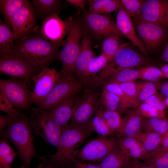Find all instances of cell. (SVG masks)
Returning a JSON list of instances; mask_svg holds the SVG:
<instances>
[{"label": "cell", "instance_id": "obj_1", "mask_svg": "<svg viewBox=\"0 0 168 168\" xmlns=\"http://www.w3.org/2000/svg\"><path fill=\"white\" fill-rule=\"evenodd\" d=\"M60 46L52 43L43 36L39 30L15 40L11 49L40 72L48 68L57 58Z\"/></svg>", "mask_w": 168, "mask_h": 168}, {"label": "cell", "instance_id": "obj_2", "mask_svg": "<svg viewBox=\"0 0 168 168\" xmlns=\"http://www.w3.org/2000/svg\"><path fill=\"white\" fill-rule=\"evenodd\" d=\"M32 128L28 117L21 113L0 133L1 138L9 140L16 147L22 165L29 167L37 155Z\"/></svg>", "mask_w": 168, "mask_h": 168}, {"label": "cell", "instance_id": "obj_3", "mask_svg": "<svg viewBox=\"0 0 168 168\" xmlns=\"http://www.w3.org/2000/svg\"><path fill=\"white\" fill-rule=\"evenodd\" d=\"M93 131L91 121L81 125L68 124L62 131L56 152L41 157V159L52 167L54 164L61 165L71 161L76 148Z\"/></svg>", "mask_w": 168, "mask_h": 168}, {"label": "cell", "instance_id": "obj_4", "mask_svg": "<svg viewBox=\"0 0 168 168\" xmlns=\"http://www.w3.org/2000/svg\"><path fill=\"white\" fill-rule=\"evenodd\" d=\"M67 26V36L58 51L57 58L61 62L63 76L73 77L75 64L79 52L81 40L85 30L80 18L69 15L65 19Z\"/></svg>", "mask_w": 168, "mask_h": 168}, {"label": "cell", "instance_id": "obj_5", "mask_svg": "<svg viewBox=\"0 0 168 168\" xmlns=\"http://www.w3.org/2000/svg\"><path fill=\"white\" fill-rule=\"evenodd\" d=\"M40 72L28 61L13 50L0 52V73L28 84Z\"/></svg>", "mask_w": 168, "mask_h": 168}, {"label": "cell", "instance_id": "obj_6", "mask_svg": "<svg viewBox=\"0 0 168 168\" xmlns=\"http://www.w3.org/2000/svg\"><path fill=\"white\" fill-rule=\"evenodd\" d=\"M28 117L35 133L48 144L58 147L62 133L61 128L49 117L45 110L31 107Z\"/></svg>", "mask_w": 168, "mask_h": 168}, {"label": "cell", "instance_id": "obj_7", "mask_svg": "<svg viewBox=\"0 0 168 168\" xmlns=\"http://www.w3.org/2000/svg\"><path fill=\"white\" fill-rule=\"evenodd\" d=\"M28 84L23 80L17 79H1L0 93L14 107L28 111L32 107L31 91L28 88Z\"/></svg>", "mask_w": 168, "mask_h": 168}, {"label": "cell", "instance_id": "obj_8", "mask_svg": "<svg viewBox=\"0 0 168 168\" xmlns=\"http://www.w3.org/2000/svg\"><path fill=\"white\" fill-rule=\"evenodd\" d=\"M80 17L86 32L89 37L104 39L112 34L122 35L116 23L109 17L88 12L86 9Z\"/></svg>", "mask_w": 168, "mask_h": 168}, {"label": "cell", "instance_id": "obj_9", "mask_svg": "<svg viewBox=\"0 0 168 168\" xmlns=\"http://www.w3.org/2000/svg\"><path fill=\"white\" fill-rule=\"evenodd\" d=\"M133 19L138 36L146 49H156L167 36V27L163 25L145 21L139 16Z\"/></svg>", "mask_w": 168, "mask_h": 168}, {"label": "cell", "instance_id": "obj_10", "mask_svg": "<svg viewBox=\"0 0 168 168\" xmlns=\"http://www.w3.org/2000/svg\"><path fill=\"white\" fill-rule=\"evenodd\" d=\"M62 76L61 72L54 68H45L32 79L34 88L31 91V101L38 107L45 100Z\"/></svg>", "mask_w": 168, "mask_h": 168}, {"label": "cell", "instance_id": "obj_11", "mask_svg": "<svg viewBox=\"0 0 168 168\" xmlns=\"http://www.w3.org/2000/svg\"><path fill=\"white\" fill-rule=\"evenodd\" d=\"M118 146L117 139L101 136L88 142L77 152V157L83 161L101 162Z\"/></svg>", "mask_w": 168, "mask_h": 168}, {"label": "cell", "instance_id": "obj_12", "mask_svg": "<svg viewBox=\"0 0 168 168\" xmlns=\"http://www.w3.org/2000/svg\"><path fill=\"white\" fill-rule=\"evenodd\" d=\"M37 17L29 1L26 2L14 15L12 20V29L16 40L38 31Z\"/></svg>", "mask_w": 168, "mask_h": 168}, {"label": "cell", "instance_id": "obj_13", "mask_svg": "<svg viewBox=\"0 0 168 168\" xmlns=\"http://www.w3.org/2000/svg\"><path fill=\"white\" fill-rule=\"evenodd\" d=\"M81 87V82L74 77L62 76L44 101L36 107L44 110L52 108L75 95Z\"/></svg>", "mask_w": 168, "mask_h": 168}, {"label": "cell", "instance_id": "obj_14", "mask_svg": "<svg viewBox=\"0 0 168 168\" xmlns=\"http://www.w3.org/2000/svg\"><path fill=\"white\" fill-rule=\"evenodd\" d=\"M100 103L96 93L88 91L78 101L73 116L68 124L70 125H81L91 120L99 109Z\"/></svg>", "mask_w": 168, "mask_h": 168}, {"label": "cell", "instance_id": "obj_15", "mask_svg": "<svg viewBox=\"0 0 168 168\" xmlns=\"http://www.w3.org/2000/svg\"><path fill=\"white\" fill-rule=\"evenodd\" d=\"M58 14H53L43 20L39 32L53 44L61 46L67 34V26L65 20L62 19Z\"/></svg>", "mask_w": 168, "mask_h": 168}, {"label": "cell", "instance_id": "obj_16", "mask_svg": "<svg viewBox=\"0 0 168 168\" xmlns=\"http://www.w3.org/2000/svg\"><path fill=\"white\" fill-rule=\"evenodd\" d=\"M77 102L74 95L45 110L49 117L62 131L68 125L69 121L72 118Z\"/></svg>", "mask_w": 168, "mask_h": 168}, {"label": "cell", "instance_id": "obj_17", "mask_svg": "<svg viewBox=\"0 0 168 168\" xmlns=\"http://www.w3.org/2000/svg\"><path fill=\"white\" fill-rule=\"evenodd\" d=\"M130 42L120 45L119 48L111 62L114 66L120 68H134L144 65L146 61L144 57L130 46Z\"/></svg>", "mask_w": 168, "mask_h": 168}, {"label": "cell", "instance_id": "obj_18", "mask_svg": "<svg viewBox=\"0 0 168 168\" xmlns=\"http://www.w3.org/2000/svg\"><path fill=\"white\" fill-rule=\"evenodd\" d=\"M116 24L122 34L146 55V49L137 34L131 18L127 13L121 3L118 11Z\"/></svg>", "mask_w": 168, "mask_h": 168}, {"label": "cell", "instance_id": "obj_19", "mask_svg": "<svg viewBox=\"0 0 168 168\" xmlns=\"http://www.w3.org/2000/svg\"><path fill=\"white\" fill-rule=\"evenodd\" d=\"M168 13V0H147L142 4L139 17L148 22L161 24Z\"/></svg>", "mask_w": 168, "mask_h": 168}, {"label": "cell", "instance_id": "obj_20", "mask_svg": "<svg viewBox=\"0 0 168 168\" xmlns=\"http://www.w3.org/2000/svg\"><path fill=\"white\" fill-rule=\"evenodd\" d=\"M95 56L90 38L85 31L82 37L80 50L75 64V73L81 79H85L88 66Z\"/></svg>", "mask_w": 168, "mask_h": 168}, {"label": "cell", "instance_id": "obj_21", "mask_svg": "<svg viewBox=\"0 0 168 168\" xmlns=\"http://www.w3.org/2000/svg\"><path fill=\"white\" fill-rule=\"evenodd\" d=\"M117 142L119 147L131 158L145 160L150 156L141 142L135 137H119L117 139Z\"/></svg>", "mask_w": 168, "mask_h": 168}, {"label": "cell", "instance_id": "obj_22", "mask_svg": "<svg viewBox=\"0 0 168 168\" xmlns=\"http://www.w3.org/2000/svg\"><path fill=\"white\" fill-rule=\"evenodd\" d=\"M108 78L106 82L118 83L135 81L139 79L138 69L134 68H116L111 63L107 66Z\"/></svg>", "mask_w": 168, "mask_h": 168}, {"label": "cell", "instance_id": "obj_23", "mask_svg": "<svg viewBox=\"0 0 168 168\" xmlns=\"http://www.w3.org/2000/svg\"><path fill=\"white\" fill-rule=\"evenodd\" d=\"M32 5L37 17L42 21L49 16L59 13L62 3L59 0H32Z\"/></svg>", "mask_w": 168, "mask_h": 168}, {"label": "cell", "instance_id": "obj_24", "mask_svg": "<svg viewBox=\"0 0 168 168\" xmlns=\"http://www.w3.org/2000/svg\"><path fill=\"white\" fill-rule=\"evenodd\" d=\"M125 118L121 136L135 137L142 131L143 117L136 110H132Z\"/></svg>", "mask_w": 168, "mask_h": 168}, {"label": "cell", "instance_id": "obj_25", "mask_svg": "<svg viewBox=\"0 0 168 168\" xmlns=\"http://www.w3.org/2000/svg\"><path fill=\"white\" fill-rule=\"evenodd\" d=\"M130 158L118 146L109 153L99 165L103 168H125Z\"/></svg>", "mask_w": 168, "mask_h": 168}, {"label": "cell", "instance_id": "obj_26", "mask_svg": "<svg viewBox=\"0 0 168 168\" xmlns=\"http://www.w3.org/2000/svg\"><path fill=\"white\" fill-rule=\"evenodd\" d=\"M135 137L141 142L145 150L150 155L160 147L163 135L155 132L142 131Z\"/></svg>", "mask_w": 168, "mask_h": 168}, {"label": "cell", "instance_id": "obj_27", "mask_svg": "<svg viewBox=\"0 0 168 168\" xmlns=\"http://www.w3.org/2000/svg\"><path fill=\"white\" fill-rule=\"evenodd\" d=\"M26 0H0V13L3 16L4 23L12 28L13 17L22 7Z\"/></svg>", "mask_w": 168, "mask_h": 168}, {"label": "cell", "instance_id": "obj_28", "mask_svg": "<svg viewBox=\"0 0 168 168\" xmlns=\"http://www.w3.org/2000/svg\"><path fill=\"white\" fill-rule=\"evenodd\" d=\"M90 2L89 12L105 15L118 11L121 3L120 0H96L89 1Z\"/></svg>", "mask_w": 168, "mask_h": 168}, {"label": "cell", "instance_id": "obj_29", "mask_svg": "<svg viewBox=\"0 0 168 168\" xmlns=\"http://www.w3.org/2000/svg\"><path fill=\"white\" fill-rule=\"evenodd\" d=\"M100 101L106 110L118 111L120 113L125 112L121 99L104 88L101 93Z\"/></svg>", "mask_w": 168, "mask_h": 168}, {"label": "cell", "instance_id": "obj_30", "mask_svg": "<svg viewBox=\"0 0 168 168\" xmlns=\"http://www.w3.org/2000/svg\"><path fill=\"white\" fill-rule=\"evenodd\" d=\"M103 88L116 95L121 100L125 111L130 108H137L140 103L128 96L120 87L119 84L114 82H106Z\"/></svg>", "mask_w": 168, "mask_h": 168}, {"label": "cell", "instance_id": "obj_31", "mask_svg": "<svg viewBox=\"0 0 168 168\" xmlns=\"http://www.w3.org/2000/svg\"><path fill=\"white\" fill-rule=\"evenodd\" d=\"M142 131L155 132L163 135L168 131V121L166 118L143 119Z\"/></svg>", "mask_w": 168, "mask_h": 168}, {"label": "cell", "instance_id": "obj_32", "mask_svg": "<svg viewBox=\"0 0 168 168\" xmlns=\"http://www.w3.org/2000/svg\"><path fill=\"white\" fill-rule=\"evenodd\" d=\"M103 116L111 130L121 136L125 118H123L118 111L103 110Z\"/></svg>", "mask_w": 168, "mask_h": 168}, {"label": "cell", "instance_id": "obj_33", "mask_svg": "<svg viewBox=\"0 0 168 168\" xmlns=\"http://www.w3.org/2000/svg\"><path fill=\"white\" fill-rule=\"evenodd\" d=\"M15 40L13 31L0 19V52L10 50Z\"/></svg>", "mask_w": 168, "mask_h": 168}, {"label": "cell", "instance_id": "obj_34", "mask_svg": "<svg viewBox=\"0 0 168 168\" xmlns=\"http://www.w3.org/2000/svg\"><path fill=\"white\" fill-rule=\"evenodd\" d=\"M102 106L99 108L91 120L93 131L101 136H112L114 133L109 128L103 117Z\"/></svg>", "mask_w": 168, "mask_h": 168}, {"label": "cell", "instance_id": "obj_35", "mask_svg": "<svg viewBox=\"0 0 168 168\" xmlns=\"http://www.w3.org/2000/svg\"><path fill=\"white\" fill-rule=\"evenodd\" d=\"M122 35L112 34L105 38L101 46V54L108 57L112 61L118 50Z\"/></svg>", "mask_w": 168, "mask_h": 168}, {"label": "cell", "instance_id": "obj_36", "mask_svg": "<svg viewBox=\"0 0 168 168\" xmlns=\"http://www.w3.org/2000/svg\"><path fill=\"white\" fill-rule=\"evenodd\" d=\"M138 100L141 103L158 92L160 84L159 82L146 81L137 82Z\"/></svg>", "mask_w": 168, "mask_h": 168}, {"label": "cell", "instance_id": "obj_37", "mask_svg": "<svg viewBox=\"0 0 168 168\" xmlns=\"http://www.w3.org/2000/svg\"><path fill=\"white\" fill-rule=\"evenodd\" d=\"M111 61L108 57L102 54L101 53L97 56H95L88 66L85 78L89 77H95L97 73L101 71Z\"/></svg>", "mask_w": 168, "mask_h": 168}, {"label": "cell", "instance_id": "obj_38", "mask_svg": "<svg viewBox=\"0 0 168 168\" xmlns=\"http://www.w3.org/2000/svg\"><path fill=\"white\" fill-rule=\"evenodd\" d=\"M145 161V163L156 168H168V150L160 148Z\"/></svg>", "mask_w": 168, "mask_h": 168}, {"label": "cell", "instance_id": "obj_39", "mask_svg": "<svg viewBox=\"0 0 168 168\" xmlns=\"http://www.w3.org/2000/svg\"><path fill=\"white\" fill-rule=\"evenodd\" d=\"M138 70L140 79L149 82H159L161 79L165 78L164 74L161 69L154 66L142 67Z\"/></svg>", "mask_w": 168, "mask_h": 168}, {"label": "cell", "instance_id": "obj_40", "mask_svg": "<svg viewBox=\"0 0 168 168\" xmlns=\"http://www.w3.org/2000/svg\"><path fill=\"white\" fill-rule=\"evenodd\" d=\"M136 109L138 113L143 118H166L165 112L159 110L144 102L140 103Z\"/></svg>", "mask_w": 168, "mask_h": 168}, {"label": "cell", "instance_id": "obj_41", "mask_svg": "<svg viewBox=\"0 0 168 168\" xmlns=\"http://www.w3.org/2000/svg\"><path fill=\"white\" fill-rule=\"evenodd\" d=\"M143 1L140 0H120L127 13L133 19L140 16L141 9Z\"/></svg>", "mask_w": 168, "mask_h": 168}, {"label": "cell", "instance_id": "obj_42", "mask_svg": "<svg viewBox=\"0 0 168 168\" xmlns=\"http://www.w3.org/2000/svg\"><path fill=\"white\" fill-rule=\"evenodd\" d=\"M119 84L122 89L128 96L131 99L139 102L138 97L137 82L133 81Z\"/></svg>", "mask_w": 168, "mask_h": 168}, {"label": "cell", "instance_id": "obj_43", "mask_svg": "<svg viewBox=\"0 0 168 168\" xmlns=\"http://www.w3.org/2000/svg\"><path fill=\"white\" fill-rule=\"evenodd\" d=\"M0 110L12 117L16 116L21 113L15 109L9 101L1 93H0Z\"/></svg>", "mask_w": 168, "mask_h": 168}, {"label": "cell", "instance_id": "obj_44", "mask_svg": "<svg viewBox=\"0 0 168 168\" xmlns=\"http://www.w3.org/2000/svg\"><path fill=\"white\" fill-rule=\"evenodd\" d=\"M162 95L157 92L148 97L144 102L159 110L165 112L166 106Z\"/></svg>", "mask_w": 168, "mask_h": 168}, {"label": "cell", "instance_id": "obj_45", "mask_svg": "<svg viewBox=\"0 0 168 168\" xmlns=\"http://www.w3.org/2000/svg\"><path fill=\"white\" fill-rule=\"evenodd\" d=\"M18 152L14 150L0 159V168H11L12 164L17 155Z\"/></svg>", "mask_w": 168, "mask_h": 168}, {"label": "cell", "instance_id": "obj_46", "mask_svg": "<svg viewBox=\"0 0 168 168\" xmlns=\"http://www.w3.org/2000/svg\"><path fill=\"white\" fill-rule=\"evenodd\" d=\"M14 150L7 140L1 138L0 141V159L10 154Z\"/></svg>", "mask_w": 168, "mask_h": 168}, {"label": "cell", "instance_id": "obj_47", "mask_svg": "<svg viewBox=\"0 0 168 168\" xmlns=\"http://www.w3.org/2000/svg\"><path fill=\"white\" fill-rule=\"evenodd\" d=\"M125 168H156L146 163H142L138 159L131 157L129 162Z\"/></svg>", "mask_w": 168, "mask_h": 168}, {"label": "cell", "instance_id": "obj_48", "mask_svg": "<svg viewBox=\"0 0 168 168\" xmlns=\"http://www.w3.org/2000/svg\"><path fill=\"white\" fill-rule=\"evenodd\" d=\"M70 160L77 168H103L99 164L96 165L79 161L74 157H71Z\"/></svg>", "mask_w": 168, "mask_h": 168}, {"label": "cell", "instance_id": "obj_49", "mask_svg": "<svg viewBox=\"0 0 168 168\" xmlns=\"http://www.w3.org/2000/svg\"><path fill=\"white\" fill-rule=\"evenodd\" d=\"M13 117L7 114L0 115V131L1 132L5 130L10 123Z\"/></svg>", "mask_w": 168, "mask_h": 168}, {"label": "cell", "instance_id": "obj_50", "mask_svg": "<svg viewBox=\"0 0 168 168\" xmlns=\"http://www.w3.org/2000/svg\"><path fill=\"white\" fill-rule=\"evenodd\" d=\"M66 1L84 11L86 1L84 0H67Z\"/></svg>", "mask_w": 168, "mask_h": 168}, {"label": "cell", "instance_id": "obj_51", "mask_svg": "<svg viewBox=\"0 0 168 168\" xmlns=\"http://www.w3.org/2000/svg\"><path fill=\"white\" fill-rule=\"evenodd\" d=\"M159 89L163 95L166 97L168 96V82L160 84Z\"/></svg>", "mask_w": 168, "mask_h": 168}, {"label": "cell", "instance_id": "obj_52", "mask_svg": "<svg viewBox=\"0 0 168 168\" xmlns=\"http://www.w3.org/2000/svg\"><path fill=\"white\" fill-rule=\"evenodd\" d=\"M160 148L168 150V131L163 135V139Z\"/></svg>", "mask_w": 168, "mask_h": 168}, {"label": "cell", "instance_id": "obj_53", "mask_svg": "<svg viewBox=\"0 0 168 168\" xmlns=\"http://www.w3.org/2000/svg\"><path fill=\"white\" fill-rule=\"evenodd\" d=\"M161 59L163 61L168 63V41L162 53Z\"/></svg>", "mask_w": 168, "mask_h": 168}, {"label": "cell", "instance_id": "obj_54", "mask_svg": "<svg viewBox=\"0 0 168 168\" xmlns=\"http://www.w3.org/2000/svg\"><path fill=\"white\" fill-rule=\"evenodd\" d=\"M160 69L164 74V78H168V64L161 65Z\"/></svg>", "mask_w": 168, "mask_h": 168}, {"label": "cell", "instance_id": "obj_55", "mask_svg": "<svg viewBox=\"0 0 168 168\" xmlns=\"http://www.w3.org/2000/svg\"><path fill=\"white\" fill-rule=\"evenodd\" d=\"M38 165L37 167L36 168H53V167L39 160L38 161Z\"/></svg>", "mask_w": 168, "mask_h": 168}, {"label": "cell", "instance_id": "obj_56", "mask_svg": "<svg viewBox=\"0 0 168 168\" xmlns=\"http://www.w3.org/2000/svg\"><path fill=\"white\" fill-rule=\"evenodd\" d=\"M161 24L167 28L168 27V13L163 21Z\"/></svg>", "mask_w": 168, "mask_h": 168}, {"label": "cell", "instance_id": "obj_57", "mask_svg": "<svg viewBox=\"0 0 168 168\" xmlns=\"http://www.w3.org/2000/svg\"><path fill=\"white\" fill-rule=\"evenodd\" d=\"M164 101L166 107H168V96L164 99Z\"/></svg>", "mask_w": 168, "mask_h": 168}, {"label": "cell", "instance_id": "obj_58", "mask_svg": "<svg viewBox=\"0 0 168 168\" xmlns=\"http://www.w3.org/2000/svg\"><path fill=\"white\" fill-rule=\"evenodd\" d=\"M26 166L22 165L21 167L17 168H26Z\"/></svg>", "mask_w": 168, "mask_h": 168}]
</instances>
